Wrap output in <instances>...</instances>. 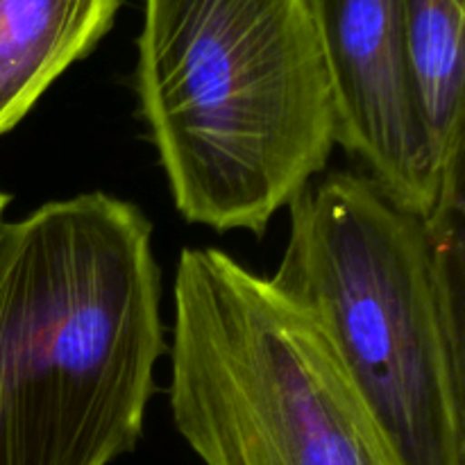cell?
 Returning a JSON list of instances; mask_svg holds the SVG:
<instances>
[{
  "label": "cell",
  "instance_id": "obj_4",
  "mask_svg": "<svg viewBox=\"0 0 465 465\" xmlns=\"http://www.w3.org/2000/svg\"><path fill=\"white\" fill-rule=\"evenodd\" d=\"M168 402L204 465H404L307 313L218 248L177 262Z\"/></svg>",
  "mask_w": 465,
  "mask_h": 465
},
{
  "label": "cell",
  "instance_id": "obj_8",
  "mask_svg": "<svg viewBox=\"0 0 465 465\" xmlns=\"http://www.w3.org/2000/svg\"><path fill=\"white\" fill-rule=\"evenodd\" d=\"M7 203H9V195L0 193V218H3V212H5V207H7Z\"/></svg>",
  "mask_w": 465,
  "mask_h": 465
},
{
  "label": "cell",
  "instance_id": "obj_3",
  "mask_svg": "<svg viewBox=\"0 0 465 465\" xmlns=\"http://www.w3.org/2000/svg\"><path fill=\"white\" fill-rule=\"evenodd\" d=\"M134 84L182 218L262 236L334 141L307 0H145Z\"/></svg>",
  "mask_w": 465,
  "mask_h": 465
},
{
  "label": "cell",
  "instance_id": "obj_6",
  "mask_svg": "<svg viewBox=\"0 0 465 465\" xmlns=\"http://www.w3.org/2000/svg\"><path fill=\"white\" fill-rule=\"evenodd\" d=\"M121 0H0V136L112 30Z\"/></svg>",
  "mask_w": 465,
  "mask_h": 465
},
{
  "label": "cell",
  "instance_id": "obj_1",
  "mask_svg": "<svg viewBox=\"0 0 465 465\" xmlns=\"http://www.w3.org/2000/svg\"><path fill=\"white\" fill-rule=\"evenodd\" d=\"M162 272L136 204L91 191L0 218V465H109L143 434Z\"/></svg>",
  "mask_w": 465,
  "mask_h": 465
},
{
  "label": "cell",
  "instance_id": "obj_5",
  "mask_svg": "<svg viewBox=\"0 0 465 465\" xmlns=\"http://www.w3.org/2000/svg\"><path fill=\"white\" fill-rule=\"evenodd\" d=\"M330 84L334 141L395 204L434 218L463 198L440 177L418 104L400 0H307Z\"/></svg>",
  "mask_w": 465,
  "mask_h": 465
},
{
  "label": "cell",
  "instance_id": "obj_2",
  "mask_svg": "<svg viewBox=\"0 0 465 465\" xmlns=\"http://www.w3.org/2000/svg\"><path fill=\"white\" fill-rule=\"evenodd\" d=\"M289 212L271 284L318 327L404 465H465L463 198L427 221L341 171Z\"/></svg>",
  "mask_w": 465,
  "mask_h": 465
},
{
  "label": "cell",
  "instance_id": "obj_7",
  "mask_svg": "<svg viewBox=\"0 0 465 465\" xmlns=\"http://www.w3.org/2000/svg\"><path fill=\"white\" fill-rule=\"evenodd\" d=\"M418 104L440 177L463 189L465 0H400Z\"/></svg>",
  "mask_w": 465,
  "mask_h": 465
}]
</instances>
